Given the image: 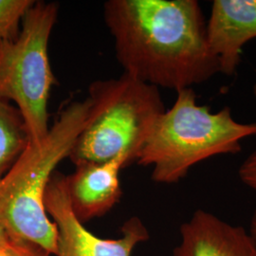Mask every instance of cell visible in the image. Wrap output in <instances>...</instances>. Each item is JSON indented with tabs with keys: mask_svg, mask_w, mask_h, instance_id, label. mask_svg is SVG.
<instances>
[{
	"mask_svg": "<svg viewBox=\"0 0 256 256\" xmlns=\"http://www.w3.org/2000/svg\"><path fill=\"white\" fill-rule=\"evenodd\" d=\"M36 0H0V43L18 36L22 20Z\"/></svg>",
	"mask_w": 256,
	"mask_h": 256,
	"instance_id": "11",
	"label": "cell"
},
{
	"mask_svg": "<svg viewBox=\"0 0 256 256\" xmlns=\"http://www.w3.org/2000/svg\"><path fill=\"white\" fill-rule=\"evenodd\" d=\"M252 136L256 122H238L228 106L212 113L198 104L192 88H185L176 92L173 106L156 120L137 164L152 167L155 182L173 184L205 160L238 154L242 140Z\"/></svg>",
	"mask_w": 256,
	"mask_h": 256,
	"instance_id": "3",
	"label": "cell"
},
{
	"mask_svg": "<svg viewBox=\"0 0 256 256\" xmlns=\"http://www.w3.org/2000/svg\"><path fill=\"white\" fill-rule=\"evenodd\" d=\"M86 120L70 150L74 164L102 162L119 156L137 162L165 111L160 90L124 74L88 88Z\"/></svg>",
	"mask_w": 256,
	"mask_h": 256,
	"instance_id": "4",
	"label": "cell"
},
{
	"mask_svg": "<svg viewBox=\"0 0 256 256\" xmlns=\"http://www.w3.org/2000/svg\"><path fill=\"white\" fill-rule=\"evenodd\" d=\"M128 164V158L119 156L102 162L78 164L74 174L66 176L70 203L82 224L104 216L119 202L120 172Z\"/></svg>",
	"mask_w": 256,
	"mask_h": 256,
	"instance_id": "8",
	"label": "cell"
},
{
	"mask_svg": "<svg viewBox=\"0 0 256 256\" xmlns=\"http://www.w3.org/2000/svg\"><path fill=\"white\" fill-rule=\"evenodd\" d=\"M7 240V238H6V236L2 232V230H0V246L5 242Z\"/></svg>",
	"mask_w": 256,
	"mask_h": 256,
	"instance_id": "15",
	"label": "cell"
},
{
	"mask_svg": "<svg viewBox=\"0 0 256 256\" xmlns=\"http://www.w3.org/2000/svg\"><path fill=\"white\" fill-rule=\"evenodd\" d=\"M88 108V99L68 104L42 142H30L0 178V230L6 238L57 256V229L46 212L45 196L56 167L68 158L82 131Z\"/></svg>",
	"mask_w": 256,
	"mask_h": 256,
	"instance_id": "2",
	"label": "cell"
},
{
	"mask_svg": "<svg viewBox=\"0 0 256 256\" xmlns=\"http://www.w3.org/2000/svg\"><path fill=\"white\" fill-rule=\"evenodd\" d=\"M174 256H256V242L243 227L196 210L180 227Z\"/></svg>",
	"mask_w": 256,
	"mask_h": 256,
	"instance_id": "9",
	"label": "cell"
},
{
	"mask_svg": "<svg viewBox=\"0 0 256 256\" xmlns=\"http://www.w3.org/2000/svg\"><path fill=\"white\" fill-rule=\"evenodd\" d=\"M238 174L242 182L256 191V149L243 162Z\"/></svg>",
	"mask_w": 256,
	"mask_h": 256,
	"instance_id": "13",
	"label": "cell"
},
{
	"mask_svg": "<svg viewBox=\"0 0 256 256\" xmlns=\"http://www.w3.org/2000/svg\"><path fill=\"white\" fill-rule=\"evenodd\" d=\"M254 97H256V84L254 86Z\"/></svg>",
	"mask_w": 256,
	"mask_h": 256,
	"instance_id": "16",
	"label": "cell"
},
{
	"mask_svg": "<svg viewBox=\"0 0 256 256\" xmlns=\"http://www.w3.org/2000/svg\"><path fill=\"white\" fill-rule=\"evenodd\" d=\"M104 18L124 74L180 92L220 74L196 0H108Z\"/></svg>",
	"mask_w": 256,
	"mask_h": 256,
	"instance_id": "1",
	"label": "cell"
},
{
	"mask_svg": "<svg viewBox=\"0 0 256 256\" xmlns=\"http://www.w3.org/2000/svg\"><path fill=\"white\" fill-rule=\"evenodd\" d=\"M252 234V236L254 239V241L256 242V210L252 216V222H250V228L248 230Z\"/></svg>",
	"mask_w": 256,
	"mask_h": 256,
	"instance_id": "14",
	"label": "cell"
},
{
	"mask_svg": "<svg viewBox=\"0 0 256 256\" xmlns=\"http://www.w3.org/2000/svg\"><path fill=\"white\" fill-rule=\"evenodd\" d=\"M30 144L25 122L12 102L0 98V178Z\"/></svg>",
	"mask_w": 256,
	"mask_h": 256,
	"instance_id": "10",
	"label": "cell"
},
{
	"mask_svg": "<svg viewBox=\"0 0 256 256\" xmlns=\"http://www.w3.org/2000/svg\"><path fill=\"white\" fill-rule=\"evenodd\" d=\"M0 256H52V254L36 244L7 238L0 246Z\"/></svg>",
	"mask_w": 256,
	"mask_h": 256,
	"instance_id": "12",
	"label": "cell"
},
{
	"mask_svg": "<svg viewBox=\"0 0 256 256\" xmlns=\"http://www.w3.org/2000/svg\"><path fill=\"white\" fill-rule=\"evenodd\" d=\"M58 14V3L34 1L22 20L18 36L0 43V98L18 108L30 142L36 144L50 128L48 104L57 81L48 43Z\"/></svg>",
	"mask_w": 256,
	"mask_h": 256,
	"instance_id": "5",
	"label": "cell"
},
{
	"mask_svg": "<svg viewBox=\"0 0 256 256\" xmlns=\"http://www.w3.org/2000/svg\"><path fill=\"white\" fill-rule=\"evenodd\" d=\"M207 38L220 64V74L234 76L243 46L256 38V0L212 1Z\"/></svg>",
	"mask_w": 256,
	"mask_h": 256,
	"instance_id": "7",
	"label": "cell"
},
{
	"mask_svg": "<svg viewBox=\"0 0 256 256\" xmlns=\"http://www.w3.org/2000/svg\"><path fill=\"white\" fill-rule=\"evenodd\" d=\"M45 205L57 229L56 256H131L134 248L149 238L146 227L136 216L124 224L120 238L104 239L94 236L74 214L66 176L57 172L48 183Z\"/></svg>",
	"mask_w": 256,
	"mask_h": 256,
	"instance_id": "6",
	"label": "cell"
}]
</instances>
